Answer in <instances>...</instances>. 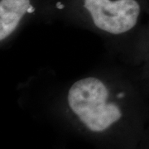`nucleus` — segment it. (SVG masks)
<instances>
[{
	"label": "nucleus",
	"mask_w": 149,
	"mask_h": 149,
	"mask_svg": "<svg viewBox=\"0 0 149 149\" xmlns=\"http://www.w3.org/2000/svg\"><path fill=\"white\" fill-rule=\"evenodd\" d=\"M22 90L67 112L94 134L110 132L133 114L143 116L149 105V91L139 67L107 56L76 77L43 82L35 76Z\"/></svg>",
	"instance_id": "nucleus-1"
},
{
	"label": "nucleus",
	"mask_w": 149,
	"mask_h": 149,
	"mask_svg": "<svg viewBox=\"0 0 149 149\" xmlns=\"http://www.w3.org/2000/svg\"><path fill=\"white\" fill-rule=\"evenodd\" d=\"M148 7L149 0H48L46 24L93 32L107 56L139 66Z\"/></svg>",
	"instance_id": "nucleus-2"
},
{
	"label": "nucleus",
	"mask_w": 149,
	"mask_h": 149,
	"mask_svg": "<svg viewBox=\"0 0 149 149\" xmlns=\"http://www.w3.org/2000/svg\"><path fill=\"white\" fill-rule=\"evenodd\" d=\"M48 0H0V48L12 46L32 23H45Z\"/></svg>",
	"instance_id": "nucleus-3"
},
{
	"label": "nucleus",
	"mask_w": 149,
	"mask_h": 149,
	"mask_svg": "<svg viewBox=\"0 0 149 149\" xmlns=\"http://www.w3.org/2000/svg\"><path fill=\"white\" fill-rule=\"evenodd\" d=\"M138 67L144 84L149 91V7L148 15L144 28L143 37L141 46L140 63Z\"/></svg>",
	"instance_id": "nucleus-4"
}]
</instances>
